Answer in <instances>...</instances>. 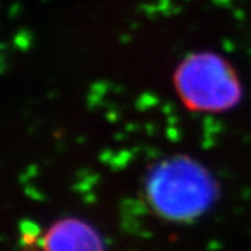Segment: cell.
<instances>
[{
	"label": "cell",
	"mask_w": 251,
	"mask_h": 251,
	"mask_svg": "<svg viewBox=\"0 0 251 251\" xmlns=\"http://www.w3.org/2000/svg\"><path fill=\"white\" fill-rule=\"evenodd\" d=\"M152 209L175 222L193 221L214 205L219 186L212 173L190 156L176 155L158 162L145 181Z\"/></svg>",
	"instance_id": "6da1fadb"
},
{
	"label": "cell",
	"mask_w": 251,
	"mask_h": 251,
	"mask_svg": "<svg viewBox=\"0 0 251 251\" xmlns=\"http://www.w3.org/2000/svg\"><path fill=\"white\" fill-rule=\"evenodd\" d=\"M23 251H106L98 230L78 218H64L45 232L23 230Z\"/></svg>",
	"instance_id": "3957f363"
},
{
	"label": "cell",
	"mask_w": 251,
	"mask_h": 251,
	"mask_svg": "<svg viewBox=\"0 0 251 251\" xmlns=\"http://www.w3.org/2000/svg\"><path fill=\"white\" fill-rule=\"evenodd\" d=\"M173 84L181 103L193 112H225L234 108L243 95L233 66L211 52L183 59L175 72Z\"/></svg>",
	"instance_id": "7a4b0ae2"
}]
</instances>
